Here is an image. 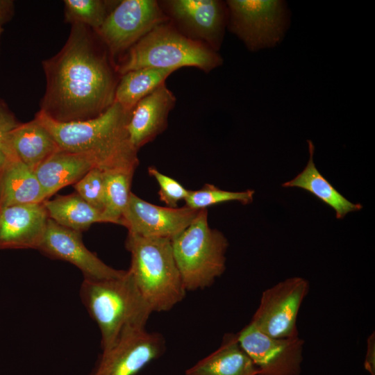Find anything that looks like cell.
I'll list each match as a JSON object with an SVG mask.
<instances>
[{"instance_id": "1", "label": "cell", "mask_w": 375, "mask_h": 375, "mask_svg": "<svg viewBox=\"0 0 375 375\" xmlns=\"http://www.w3.org/2000/svg\"><path fill=\"white\" fill-rule=\"evenodd\" d=\"M97 33L72 24L62 48L42 62L46 89L40 111L54 121L71 122L93 119L115 101L116 65Z\"/></svg>"}, {"instance_id": "2", "label": "cell", "mask_w": 375, "mask_h": 375, "mask_svg": "<svg viewBox=\"0 0 375 375\" xmlns=\"http://www.w3.org/2000/svg\"><path fill=\"white\" fill-rule=\"evenodd\" d=\"M131 112L114 102L100 115L85 121L59 122L40 110L35 118L51 133L60 149L88 155L103 170H135L138 151L127 131Z\"/></svg>"}, {"instance_id": "3", "label": "cell", "mask_w": 375, "mask_h": 375, "mask_svg": "<svg viewBox=\"0 0 375 375\" xmlns=\"http://www.w3.org/2000/svg\"><path fill=\"white\" fill-rule=\"evenodd\" d=\"M80 297L99 326L102 351L112 347L126 331L144 328L153 312L128 270L117 278H84Z\"/></svg>"}, {"instance_id": "4", "label": "cell", "mask_w": 375, "mask_h": 375, "mask_svg": "<svg viewBox=\"0 0 375 375\" xmlns=\"http://www.w3.org/2000/svg\"><path fill=\"white\" fill-rule=\"evenodd\" d=\"M125 245L131 254L128 270L153 312L168 311L184 299L172 240L128 233Z\"/></svg>"}, {"instance_id": "5", "label": "cell", "mask_w": 375, "mask_h": 375, "mask_svg": "<svg viewBox=\"0 0 375 375\" xmlns=\"http://www.w3.org/2000/svg\"><path fill=\"white\" fill-rule=\"evenodd\" d=\"M223 62L217 51L192 40L167 22L142 37L124 54L116 70L119 75L140 68L194 67L206 73Z\"/></svg>"}, {"instance_id": "6", "label": "cell", "mask_w": 375, "mask_h": 375, "mask_svg": "<svg viewBox=\"0 0 375 375\" xmlns=\"http://www.w3.org/2000/svg\"><path fill=\"white\" fill-rule=\"evenodd\" d=\"M228 242L211 228L207 209L198 212L192 222L172 240L174 257L186 291L210 286L226 269Z\"/></svg>"}, {"instance_id": "7", "label": "cell", "mask_w": 375, "mask_h": 375, "mask_svg": "<svg viewBox=\"0 0 375 375\" xmlns=\"http://www.w3.org/2000/svg\"><path fill=\"white\" fill-rule=\"evenodd\" d=\"M229 30L252 51L278 43L288 26L285 3L277 0H228Z\"/></svg>"}, {"instance_id": "8", "label": "cell", "mask_w": 375, "mask_h": 375, "mask_svg": "<svg viewBox=\"0 0 375 375\" xmlns=\"http://www.w3.org/2000/svg\"><path fill=\"white\" fill-rule=\"evenodd\" d=\"M168 19L157 1L124 0L115 4L101 27L94 31L114 59Z\"/></svg>"}, {"instance_id": "9", "label": "cell", "mask_w": 375, "mask_h": 375, "mask_svg": "<svg viewBox=\"0 0 375 375\" xmlns=\"http://www.w3.org/2000/svg\"><path fill=\"white\" fill-rule=\"evenodd\" d=\"M308 290V282L299 276L287 278L266 289L250 323L272 338L298 335L297 319Z\"/></svg>"}, {"instance_id": "10", "label": "cell", "mask_w": 375, "mask_h": 375, "mask_svg": "<svg viewBox=\"0 0 375 375\" xmlns=\"http://www.w3.org/2000/svg\"><path fill=\"white\" fill-rule=\"evenodd\" d=\"M161 3L174 26L214 51L219 49L227 24L226 3L217 0H168Z\"/></svg>"}, {"instance_id": "11", "label": "cell", "mask_w": 375, "mask_h": 375, "mask_svg": "<svg viewBox=\"0 0 375 375\" xmlns=\"http://www.w3.org/2000/svg\"><path fill=\"white\" fill-rule=\"evenodd\" d=\"M238 340L258 369V375H299L303 340L298 335L274 338L249 323Z\"/></svg>"}, {"instance_id": "12", "label": "cell", "mask_w": 375, "mask_h": 375, "mask_svg": "<svg viewBox=\"0 0 375 375\" xmlns=\"http://www.w3.org/2000/svg\"><path fill=\"white\" fill-rule=\"evenodd\" d=\"M164 338L145 328L126 331L102 354L90 375H135L164 353Z\"/></svg>"}, {"instance_id": "13", "label": "cell", "mask_w": 375, "mask_h": 375, "mask_svg": "<svg viewBox=\"0 0 375 375\" xmlns=\"http://www.w3.org/2000/svg\"><path fill=\"white\" fill-rule=\"evenodd\" d=\"M199 210L160 206L131 193L122 225L128 233L145 238L174 239L194 220Z\"/></svg>"}, {"instance_id": "14", "label": "cell", "mask_w": 375, "mask_h": 375, "mask_svg": "<svg viewBox=\"0 0 375 375\" xmlns=\"http://www.w3.org/2000/svg\"><path fill=\"white\" fill-rule=\"evenodd\" d=\"M38 249L51 258L75 265L82 272L84 278L108 279L126 273L108 266L89 251L83 242L81 232L62 226L51 219Z\"/></svg>"}, {"instance_id": "15", "label": "cell", "mask_w": 375, "mask_h": 375, "mask_svg": "<svg viewBox=\"0 0 375 375\" xmlns=\"http://www.w3.org/2000/svg\"><path fill=\"white\" fill-rule=\"evenodd\" d=\"M49 219L43 202L1 208L0 249H38Z\"/></svg>"}, {"instance_id": "16", "label": "cell", "mask_w": 375, "mask_h": 375, "mask_svg": "<svg viewBox=\"0 0 375 375\" xmlns=\"http://www.w3.org/2000/svg\"><path fill=\"white\" fill-rule=\"evenodd\" d=\"M176 101L165 82L135 105L127 124L129 140L135 149L138 151L166 129Z\"/></svg>"}, {"instance_id": "17", "label": "cell", "mask_w": 375, "mask_h": 375, "mask_svg": "<svg viewBox=\"0 0 375 375\" xmlns=\"http://www.w3.org/2000/svg\"><path fill=\"white\" fill-rule=\"evenodd\" d=\"M48 199L35 172L16 156L8 160L1 168V208L16 205L40 203Z\"/></svg>"}, {"instance_id": "18", "label": "cell", "mask_w": 375, "mask_h": 375, "mask_svg": "<svg viewBox=\"0 0 375 375\" xmlns=\"http://www.w3.org/2000/svg\"><path fill=\"white\" fill-rule=\"evenodd\" d=\"M94 167H97L89 156L59 149L34 172L49 198L61 188L76 183Z\"/></svg>"}, {"instance_id": "19", "label": "cell", "mask_w": 375, "mask_h": 375, "mask_svg": "<svg viewBox=\"0 0 375 375\" xmlns=\"http://www.w3.org/2000/svg\"><path fill=\"white\" fill-rule=\"evenodd\" d=\"M237 334L224 335L220 347L185 372V375H258Z\"/></svg>"}, {"instance_id": "20", "label": "cell", "mask_w": 375, "mask_h": 375, "mask_svg": "<svg viewBox=\"0 0 375 375\" xmlns=\"http://www.w3.org/2000/svg\"><path fill=\"white\" fill-rule=\"evenodd\" d=\"M9 141L15 156L33 171L60 149L51 133L35 118L20 123L10 132Z\"/></svg>"}, {"instance_id": "21", "label": "cell", "mask_w": 375, "mask_h": 375, "mask_svg": "<svg viewBox=\"0 0 375 375\" xmlns=\"http://www.w3.org/2000/svg\"><path fill=\"white\" fill-rule=\"evenodd\" d=\"M310 153L307 165L293 179L282 184L284 188H300L315 195L335 212L337 219L344 218L347 213L360 210L362 206L353 203L342 196L316 168L313 161L315 146L308 140Z\"/></svg>"}, {"instance_id": "22", "label": "cell", "mask_w": 375, "mask_h": 375, "mask_svg": "<svg viewBox=\"0 0 375 375\" xmlns=\"http://www.w3.org/2000/svg\"><path fill=\"white\" fill-rule=\"evenodd\" d=\"M43 204L49 219L62 226L81 233L94 223L107 222L101 212L76 192L47 199Z\"/></svg>"}, {"instance_id": "23", "label": "cell", "mask_w": 375, "mask_h": 375, "mask_svg": "<svg viewBox=\"0 0 375 375\" xmlns=\"http://www.w3.org/2000/svg\"><path fill=\"white\" fill-rule=\"evenodd\" d=\"M173 68H140L120 76L115 93V101L131 111L144 97L165 82L175 72Z\"/></svg>"}, {"instance_id": "24", "label": "cell", "mask_w": 375, "mask_h": 375, "mask_svg": "<svg viewBox=\"0 0 375 375\" xmlns=\"http://www.w3.org/2000/svg\"><path fill=\"white\" fill-rule=\"evenodd\" d=\"M103 171L105 206L102 215L108 223L122 225L135 169L115 168Z\"/></svg>"}, {"instance_id": "25", "label": "cell", "mask_w": 375, "mask_h": 375, "mask_svg": "<svg viewBox=\"0 0 375 375\" xmlns=\"http://www.w3.org/2000/svg\"><path fill=\"white\" fill-rule=\"evenodd\" d=\"M117 3L103 0H65L64 22L98 30Z\"/></svg>"}, {"instance_id": "26", "label": "cell", "mask_w": 375, "mask_h": 375, "mask_svg": "<svg viewBox=\"0 0 375 375\" xmlns=\"http://www.w3.org/2000/svg\"><path fill=\"white\" fill-rule=\"evenodd\" d=\"M254 190L242 192L223 190L214 185L205 184L197 190H189L185 199V206L195 210L207 209L208 207L228 201H239L244 205L253 201Z\"/></svg>"}, {"instance_id": "27", "label": "cell", "mask_w": 375, "mask_h": 375, "mask_svg": "<svg viewBox=\"0 0 375 375\" xmlns=\"http://www.w3.org/2000/svg\"><path fill=\"white\" fill-rule=\"evenodd\" d=\"M76 192L86 202L103 212L105 206L104 171L94 167L74 184Z\"/></svg>"}, {"instance_id": "28", "label": "cell", "mask_w": 375, "mask_h": 375, "mask_svg": "<svg viewBox=\"0 0 375 375\" xmlns=\"http://www.w3.org/2000/svg\"><path fill=\"white\" fill-rule=\"evenodd\" d=\"M148 173L158 183L159 199L167 207L177 208L178 203L187 197L189 190L176 180L161 173L153 166L148 168Z\"/></svg>"}, {"instance_id": "29", "label": "cell", "mask_w": 375, "mask_h": 375, "mask_svg": "<svg viewBox=\"0 0 375 375\" xmlns=\"http://www.w3.org/2000/svg\"><path fill=\"white\" fill-rule=\"evenodd\" d=\"M20 123L6 102L0 99V169L8 160L15 156L9 136Z\"/></svg>"}, {"instance_id": "30", "label": "cell", "mask_w": 375, "mask_h": 375, "mask_svg": "<svg viewBox=\"0 0 375 375\" xmlns=\"http://www.w3.org/2000/svg\"><path fill=\"white\" fill-rule=\"evenodd\" d=\"M367 343L364 366L371 375H375V334L374 332L368 337Z\"/></svg>"}, {"instance_id": "31", "label": "cell", "mask_w": 375, "mask_h": 375, "mask_svg": "<svg viewBox=\"0 0 375 375\" xmlns=\"http://www.w3.org/2000/svg\"><path fill=\"white\" fill-rule=\"evenodd\" d=\"M15 15V3L12 0H0V25L10 22Z\"/></svg>"}, {"instance_id": "32", "label": "cell", "mask_w": 375, "mask_h": 375, "mask_svg": "<svg viewBox=\"0 0 375 375\" xmlns=\"http://www.w3.org/2000/svg\"><path fill=\"white\" fill-rule=\"evenodd\" d=\"M3 27L2 26L0 25V40H1V36L3 33Z\"/></svg>"}, {"instance_id": "33", "label": "cell", "mask_w": 375, "mask_h": 375, "mask_svg": "<svg viewBox=\"0 0 375 375\" xmlns=\"http://www.w3.org/2000/svg\"><path fill=\"white\" fill-rule=\"evenodd\" d=\"M0 210H1V201H0Z\"/></svg>"}]
</instances>
